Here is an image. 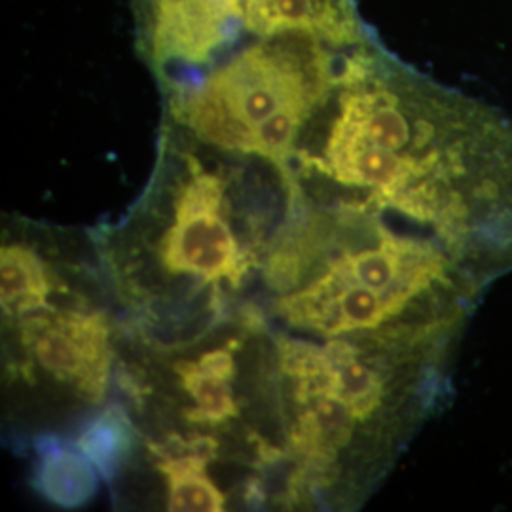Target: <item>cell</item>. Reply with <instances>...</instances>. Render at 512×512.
<instances>
[{
    "mask_svg": "<svg viewBox=\"0 0 512 512\" xmlns=\"http://www.w3.org/2000/svg\"><path fill=\"white\" fill-rule=\"evenodd\" d=\"M2 315L18 338L12 378L54 385L76 403H103L116 359L109 311L73 289L54 264L48 289L2 304Z\"/></svg>",
    "mask_w": 512,
    "mask_h": 512,
    "instance_id": "2",
    "label": "cell"
},
{
    "mask_svg": "<svg viewBox=\"0 0 512 512\" xmlns=\"http://www.w3.org/2000/svg\"><path fill=\"white\" fill-rule=\"evenodd\" d=\"M156 469L167 484L169 511L219 512L226 509V497L209 476L203 459L196 456L158 459Z\"/></svg>",
    "mask_w": 512,
    "mask_h": 512,
    "instance_id": "5",
    "label": "cell"
},
{
    "mask_svg": "<svg viewBox=\"0 0 512 512\" xmlns=\"http://www.w3.org/2000/svg\"><path fill=\"white\" fill-rule=\"evenodd\" d=\"M38 448L37 488L48 501L59 507H80L97 494L99 471L74 444H59L50 437Z\"/></svg>",
    "mask_w": 512,
    "mask_h": 512,
    "instance_id": "3",
    "label": "cell"
},
{
    "mask_svg": "<svg viewBox=\"0 0 512 512\" xmlns=\"http://www.w3.org/2000/svg\"><path fill=\"white\" fill-rule=\"evenodd\" d=\"M281 169L311 202L395 211L495 277L512 270V118L374 40L340 74Z\"/></svg>",
    "mask_w": 512,
    "mask_h": 512,
    "instance_id": "1",
    "label": "cell"
},
{
    "mask_svg": "<svg viewBox=\"0 0 512 512\" xmlns=\"http://www.w3.org/2000/svg\"><path fill=\"white\" fill-rule=\"evenodd\" d=\"M139 440L128 408L112 403L86 423L74 446L92 461L99 475L112 482L133 458Z\"/></svg>",
    "mask_w": 512,
    "mask_h": 512,
    "instance_id": "4",
    "label": "cell"
}]
</instances>
